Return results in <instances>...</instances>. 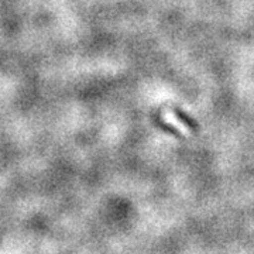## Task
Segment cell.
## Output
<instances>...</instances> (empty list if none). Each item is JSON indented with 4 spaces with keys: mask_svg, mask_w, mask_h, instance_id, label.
<instances>
[{
    "mask_svg": "<svg viewBox=\"0 0 254 254\" xmlns=\"http://www.w3.org/2000/svg\"><path fill=\"white\" fill-rule=\"evenodd\" d=\"M175 112V115H177V118H178V120L181 122L182 125H185V126H188L190 128H196V123L192 120V119L188 116V115H185L184 112H181V110L175 109L174 110Z\"/></svg>",
    "mask_w": 254,
    "mask_h": 254,
    "instance_id": "1",
    "label": "cell"
}]
</instances>
